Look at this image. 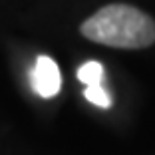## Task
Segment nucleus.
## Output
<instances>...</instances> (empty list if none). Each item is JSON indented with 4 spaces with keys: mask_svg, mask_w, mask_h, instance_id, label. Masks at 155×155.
I'll return each mask as SVG.
<instances>
[{
    "mask_svg": "<svg viewBox=\"0 0 155 155\" xmlns=\"http://www.w3.org/2000/svg\"><path fill=\"white\" fill-rule=\"evenodd\" d=\"M30 86L40 97L50 100L62 90V74L50 56H38L34 68L30 70Z\"/></svg>",
    "mask_w": 155,
    "mask_h": 155,
    "instance_id": "obj_2",
    "label": "nucleus"
},
{
    "mask_svg": "<svg viewBox=\"0 0 155 155\" xmlns=\"http://www.w3.org/2000/svg\"><path fill=\"white\" fill-rule=\"evenodd\" d=\"M84 96H86V100L90 101V104L97 105V107H104V110L111 107V104H114V100H111V96L107 94V90L104 87V84H97V86H86Z\"/></svg>",
    "mask_w": 155,
    "mask_h": 155,
    "instance_id": "obj_4",
    "label": "nucleus"
},
{
    "mask_svg": "<svg viewBox=\"0 0 155 155\" xmlns=\"http://www.w3.org/2000/svg\"><path fill=\"white\" fill-rule=\"evenodd\" d=\"M78 80L84 84V86H97V84H104V66L96 60H90L86 64L80 66L78 70Z\"/></svg>",
    "mask_w": 155,
    "mask_h": 155,
    "instance_id": "obj_3",
    "label": "nucleus"
},
{
    "mask_svg": "<svg viewBox=\"0 0 155 155\" xmlns=\"http://www.w3.org/2000/svg\"><path fill=\"white\" fill-rule=\"evenodd\" d=\"M80 32L96 44L139 50L155 42V20L129 4H107L80 26Z\"/></svg>",
    "mask_w": 155,
    "mask_h": 155,
    "instance_id": "obj_1",
    "label": "nucleus"
}]
</instances>
